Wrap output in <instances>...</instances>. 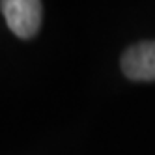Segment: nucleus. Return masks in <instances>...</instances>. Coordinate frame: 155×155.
Instances as JSON below:
<instances>
[{
	"label": "nucleus",
	"mask_w": 155,
	"mask_h": 155,
	"mask_svg": "<svg viewBox=\"0 0 155 155\" xmlns=\"http://www.w3.org/2000/svg\"><path fill=\"white\" fill-rule=\"evenodd\" d=\"M8 28L17 38H34L41 26V0H0Z\"/></svg>",
	"instance_id": "f257e3e1"
},
{
	"label": "nucleus",
	"mask_w": 155,
	"mask_h": 155,
	"mask_svg": "<svg viewBox=\"0 0 155 155\" xmlns=\"http://www.w3.org/2000/svg\"><path fill=\"white\" fill-rule=\"evenodd\" d=\"M121 71L131 81H155V41L129 47L121 56Z\"/></svg>",
	"instance_id": "f03ea898"
}]
</instances>
